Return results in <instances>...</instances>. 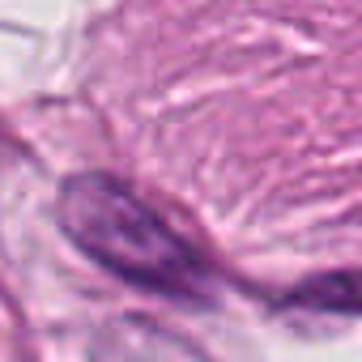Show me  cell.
<instances>
[{
	"label": "cell",
	"instance_id": "obj_1",
	"mask_svg": "<svg viewBox=\"0 0 362 362\" xmlns=\"http://www.w3.org/2000/svg\"><path fill=\"white\" fill-rule=\"evenodd\" d=\"M64 235L107 273L170 298H205L209 269L132 188L111 175H73L60 188Z\"/></svg>",
	"mask_w": 362,
	"mask_h": 362
},
{
	"label": "cell",
	"instance_id": "obj_2",
	"mask_svg": "<svg viewBox=\"0 0 362 362\" xmlns=\"http://www.w3.org/2000/svg\"><path fill=\"white\" fill-rule=\"evenodd\" d=\"M290 303H307L315 311H349L362 315V269L358 273H328L320 281H307L303 290L290 294Z\"/></svg>",
	"mask_w": 362,
	"mask_h": 362
}]
</instances>
